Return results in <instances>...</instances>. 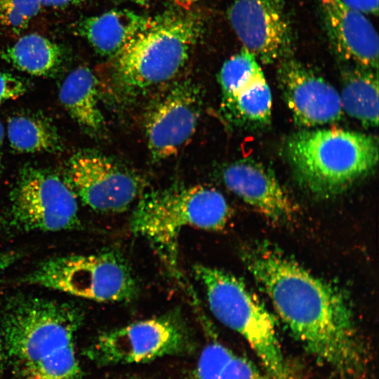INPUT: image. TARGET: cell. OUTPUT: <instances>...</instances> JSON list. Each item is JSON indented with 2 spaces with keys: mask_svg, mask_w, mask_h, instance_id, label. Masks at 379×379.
<instances>
[{
  "mask_svg": "<svg viewBox=\"0 0 379 379\" xmlns=\"http://www.w3.org/2000/svg\"><path fill=\"white\" fill-rule=\"evenodd\" d=\"M4 345L20 369L74 345L83 313L75 304L18 295L1 314Z\"/></svg>",
  "mask_w": 379,
  "mask_h": 379,
  "instance_id": "5",
  "label": "cell"
},
{
  "mask_svg": "<svg viewBox=\"0 0 379 379\" xmlns=\"http://www.w3.org/2000/svg\"><path fill=\"white\" fill-rule=\"evenodd\" d=\"M228 18L244 48L262 63L292 56L295 35L284 0H235Z\"/></svg>",
  "mask_w": 379,
  "mask_h": 379,
  "instance_id": "11",
  "label": "cell"
},
{
  "mask_svg": "<svg viewBox=\"0 0 379 379\" xmlns=\"http://www.w3.org/2000/svg\"><path fill=\"white\" fill-rule=\"evenodd\" d=\"M20 371L24 379H84L74 345Z\"/></svg>",
  "mask_w": 379,
  "mask_h": 379,
  "instance_id": "23",
  "label": "cell"
},
{
  "mask_svg": "<svg viewBox=\"0 0 379 379\" xmlns=\"http://www.w3.org/2000/svg\"><path fill=\"white\" fill-rule=\"evenodd\" d=\"M343 110L364 126L378 124V70L355 65L343 72L340 95Z\"/></svg>",
  "mask_w": 379,
  "mask_h": 379,
  "instance_id": "18",
  "label": "cell"
},
{
  "mask_svg": "<svg viewBox=\"0 0 379 379\" xmlns=\"http://www.w3.org/2000/svg\"><path fill=\"white\" fill-rule=\"evenodd\" d=\"M285 153L300 186L321 199L338 196L375 168L378 142L366 133L325 128L290 136Z\"/></svg>",
  "mask_w": 379,
  "mask_h": 379,
  "instance_id": "2",
  "label": "cell"
},
{
  "mask_svg": "<svg viewBox=\"0 0 379 379\" xmlns=\"http://www.w3.org/2000/svg\"><path fill=\"white\" fill-rule=\"evenodd\" d=\"M27 90L26 84L19 77L0 71V105L23 95Z\"/></svg>",
  "mask_w": 379,
  "mask_h": 379,
  "instance_id": "27",
  "label": "cell"
},
{
  "mask_svg": "<svg viewBox=\"0 0 379 379\" xmlns=\"http://www.w3.org/2000/svg\"><path fill=\"white\" fill-rule=\"evenodd\" d=\"M272 103L271 91L262 75L232 98L222 100V109L237 126L253 129L270 122Z\"/></svg>",
  "mask_w": 379,
  "mask_h": 379,
  "instance_id": "20",
  "label": "cell"
},
{
  "mask_svg": "<svg viewBox=\"0 0 379 379\" xmlns=\"http://www.w3.org/2000/svg\"><path fill=\"white\" fill-rule=\"evenodd\" d=\"M4 128L0 121V171L1 167V148H2V144L4 140Z\"/></svg>",
  "mask_w": 379,
  "mask_h": 379,
  "instance_id": "31",
  "label": "cell"
},
{
  "mask_svg": "<svg viewBox=\"0 0 379 379\" xmlns=\"http://www.w3.org/2000/svg\"><path fill=\"white\" fill-rule=\"evenodd\" d=\"M149 18L126 8L112 9L79 20L72 26V31L100 55L115 57Z\"/></svg>",
  "mask_w": 379,
  "mask_h": 379,
  "instance_id": "16",
  "label": "cell"
},
{
  "mask_svg": "<svg viewBox=\"0 0 379 379\" xmlns=\"http://www.w3.org/2000/svg\"><path fill=\"white\" fill-rule=\"evenodd\" d=\"M264 75L256 58L243 48L222 65L218 75L222 100H228Z\"/></svg>",
  "mask_w": 379,
  "mask_h": 379,
  "instance_id": "22",
  "label": "cell"
},
{
  "mask_svg": "<svg viewBox=\"0 0 379 379\" xmlns=\"http://www.w3.org/2000/svg\"><path fill=\"white\" fill-rule=\"evenodd\" d=\"M41 7V0H0V24L15 34L20 33Z\"/></svg>",
  "mask_w": 379,
  "mask_h": 379,
  "instance_id": "24",
  "label": "cell"
},
{
  "mask_svg": "<svg viewBox=\"0 0 379 379\" xmlns=\"http://www.w3.org/2000/svg\"><path fill=\"white\" fill-rule=\"evenodd\" d=\"M218 379H270L248 359L235 354L223 368Z\"/></svg>",
  "mask_w": 379,
  "mask_h": 379,
  "instance_id": "26",
  "label": "cell"
},
{
  "mask_svg": "<svg viewBox=\"0 0 379 379\" xmlns=\"http://www.w3.org/2000/svg\"><path fill=\"white\" fill-rule=\"evenodd\" d=\"M191 345L189 327L175 311L104 332L85 354L98 365H115L182 354Z\"/></svg>",
  "mask_w": 379,
  "mask_h": 379,
  "instance_id": "8",
  "label": "cell"
},
{
  "mask_svg": "<svg viewBox=\"0 0 379 379\" xmlns=\"http://www.w3.org/2000/svg\"><path fill=\"white\" fill-rule=\"evenodd\" d=\"M201 104L199 88L184 81L173 86L152 108L146 119L145 132L154 161L175 154L192 136Z\"/></svg>",
  "mask_w": 379,
  "mask_h": 379,
  "instance_id": "13",
  "label": "cell"
},
{
  "mask_svg": "<svg viewBox=\"0 0 379 379\" xmlns=\"http://www.w3.org/2000/svg\"><path fill=\"white\" fill-rule=\"evenodd\" d=\"M67 168L65 181L75 195L98 211H124L136 199L141 190L137 176L93 150L74 153Z\"/></svg>",
  "mask_w": 379,
  "mask_h": 379,
  "instance_id": "10",
  "label": "cell"
},
{
  "mask_svg": "<svg viewBox=\"0 0 379 379\" xmlns=\"http://www.w3.org/2000/svg\"><path fill=\"white\" fill-rule=\"evenodd\" d=\"M79 223L77 196L65 180L41 168L22 170L10 196L7 224L11 228L56 232Z\"/></svg>",
  "mask_w": 379,
  "mask_h": 379,
  "instance_id": "9",
  "label": "cell"
},
{
  "mask_svg": "<svg viewBox=\"0 0 379 379\" xmlns=\"http://www.w3.org/2000/svg\"><path fill=\"white\" fill-rule=\"evenodd\" d=\"M134 1H135L138 3L144 4V3H145V2H147V1H148L149 0H134Z\"/></svg>",
  "mask_w": 379,
  "mask_h": 379,
  "instance_id": "34",
  "label": "cell"
},
{
  "mask_svg": "<svg viewBox=\"0 0 379 379\" xmlns=\"http://www.w3.org/2000/svg\"><path fill=\"white\" fill-rule=\"evenodd\" d=\"M98 81L88 67L80 66L63 80L59 90L60 102L82 127L95 132L103 126L98 102Z\"/></svg>",
  "mask_w": 379,
  "mask_h": 379,
  "instance_id": "17",
  "label": "cell"
},
{
  "mask_svg": "<svg viewBox=\"0 0 379 379\" xmlns=\"http://www.w3.org/2000/svg\"><path fill=\"white\" fill-rule=\"evenodd\" d=\"M319 9L329 41L342 59L378 70V35L366 15L341 0H319Z\"/></svg>",
  "mask_w": 379,
  "mask_h": 379,
  "instance_id": "14",
  "label": "cell"
},
{
  "mask_svg": "<svg viewBox=\"0 0 379 379\" xmlns=\"http://www.w3.org/2000/svg\"><path fill=\"white\" fill-rule=\"evenodd\" d=\"M240 255L280 318L308 352L343 375L362 373L364 352L354 316L338 288L267 241L246 244Z\"/></svg>",
  "mask_w": 379,
  "mask_h": 379,
  "instance_id": "1",
  "label": "cell"
},
{
  "mask_svg": "<svg viewBox=\"0 0 379 379\" xmlns=\"http://www.w3.org/2000/svg\"><path fill=\"white\" fill-rule=\"evenodd\" d=\"M85 0H41L42 6L52 8H62L78 5Z\"/></svg>",
  "mask_w": 379,
  "mask_h": 379,
  "instance_id": "30",
  "label": "cell"
},
{
  "mask_svg": "<svg viewBox=\"0 0 379 379\" xmlns=\"http://www.w3.org/2000/svg\"><path fill=\"white\" fill-rule=\"evenodd\" d=\"M3 359H4L3 346H2V343H1V342L0 340V371H1V368H2Z\"/></svg>",
  "mask_w": 379,
  "mask_h": 379,
  "instance_id": "32",
  "label": "cell"
},
{
  "mask_svg": "<svg viewBox=\"0 0 379 379\" xmlns=\"http://www.w3.org/2000/svg\"><path fill=\"white\" fill-rule=\"evenodd\" d=\"M193 270L214 317L247 341L271 378L288 379L275 322L255 294L225 270L200 264Z\"/></svg>",
  "mask_w": 379,
  "mask_h": 379,
  "instance_id": "6",
  "label": "cell"
},
{
  "mask_svg": "<svg viewBox=\"0 0 379 379\" xmlns=\"http://www.w3.org/2000/svg\"><path fill=\"white\" fill-rule=\"evenodd\" d=\"M234 353L218 341L203 350L194 373V379H218L223 368Z\"/></svg>",
  "mask_w": 379,
  "mask_h": 379,
  "instance_id": "25",
  "label": "cell"
},
{
  "mask_svg": "<svg viewBox=\"0 0 379 379\" xmlns=\"http://www.w3.org/2000/svg\"><path fill=\"white\" fill-rule=\"evenodd\" d=\"M230 215L229 204L215 189L174 187L145 194L130 225L133 232L149 241L171 271L178 272V240L182 230H222Z\"/></svg>",
  "mask_w": 379,
  "mask_h": 379,
  "instance_id": "3",
  "label": "cell"
},
{
  "mask_svg": "<svg viewBox=\"0 0 379 379\" xmlns=\"http://www.w3.org/2000/svg\"><path fill=\"white\" fill-rule=\"evenodd\" d=\"M20 258V253L15 251L0 252V275Z\"/></svg>",
  "mask_w": 379,
  "mask_h": 379,
  "instance_id": "29",
  "label": "cell"
},
{
  "mask_svg": "<svg viewBox=\"0 0 379 379\" xmlns=\"http://www.w3.org/2000/svg\"><path fill=\"white\" fill-rule=\"evenodd\" d=\"M11 147L19 153L55 152L62 142L55 126L47 119L34 114H17L7 122Z\"/></svg>",
  "mask_w": 379,
  "mask_h": 379,
  "instance_id": "21",
  "label": "cell"
},
{
  "mask_svg": "<svg viewBox=\"0 0 379 379\" xmlns=\"http://www.w3.org/2000/svg\"><path fill=\"white\" fill-rule=\"evenodd\" d=\"M348 7L364 15H378L379 0H341Z\"/></svg>",
  "mask_w": 379,
  "mask_h": 379,
  "instance_id": "28",
  "label": "cell"
},
{
  "mask_svg": "<svg viewBox=\"0 0 379 379\" xmlns=\"http://www.w3.org/2000/svg\"><path fill=\"white\" fill-rule=\"evenodd\" d=\"M1 57L21 72L45 77L59 70L65 59V51L58 44L32 33L5 48L1 52Z\"/></svg>",
  "mask_w": 379,
  "mask_h": 379,
  "instance_id": "19",
  "label": "cell"
},
{
  "mask_svg": "<svg viewBox=\"0 0 379 379\" xmlns=\"http://www.w3.org/2000/svg\"><path fill=\"white\" fill-rule=\"evenodd\" d=\"M121 379H145V378L135 377V376H131V377L123 378Z\"/></svg>",
  "mask_w": 379,
  "mask_h": 379,
  "instance_id": "33",
  "label": "cell"
},
{
  "mask_svg": "<svg viewBox=\"0 0 379 379\" xmlns=\"http://www.w3.org/2000/svg\"><path fill=\"white\" fill-rule=\"evenodd\" d=\"M202 29L199 17L169 12L150 18L115 56L114 80L125 93H138L173 78L186 63Z\"/></svg>",
  "mask_w": 379,
  "mask_h": 379,
  "instance_id": "4",
  "label": "cell"
},
{
  "mask_svg": "<svg viewBox=\"0 0 379 379\" xmlns=\"http://www.w3.org/2000/svg\"><path fill=\"white\" fill-rule=\"evenodd\" d=\"M225 186L244 202L276 222L290 220L295 207L272 170L253 159L228 164L222 172Z\"/></svg>",
  "mask_w": 379,
  "mask_h": 379,
  "instance_id": "15",
  "label": "cell"
},
{
  "mask_svg": "<svg viewBox=\"0 0 379 379\" xmlns=\"http://www.w3.org/2000/svg\"><path fill=\"white\" fill-rule=\"evenodd\" d=\"M20 282L98 302L128 301L138 291L126 261L113 252L50 258L21 278Z\"/></svg>",
  "mask_w": 379,
  "mask_h": 379,
  "instance_id": "7",
  "label": "cell"
},
{
  "mask_svg": "<svg viewBox=\"0 0 379 379\" xmlns=\"http://www.w3.org/2000/svg\"><path fill=\"white\" fill-rule=\"evenodd\" d=\"M277 80L294 121L315 127L340 119V94L325 79L290 56L279 61Z\"/></svg>",
  "mask_w": 379,
  "mask_h": 379,
  "instance_id": "12",
  "label": "cell"
}]
</instances>
